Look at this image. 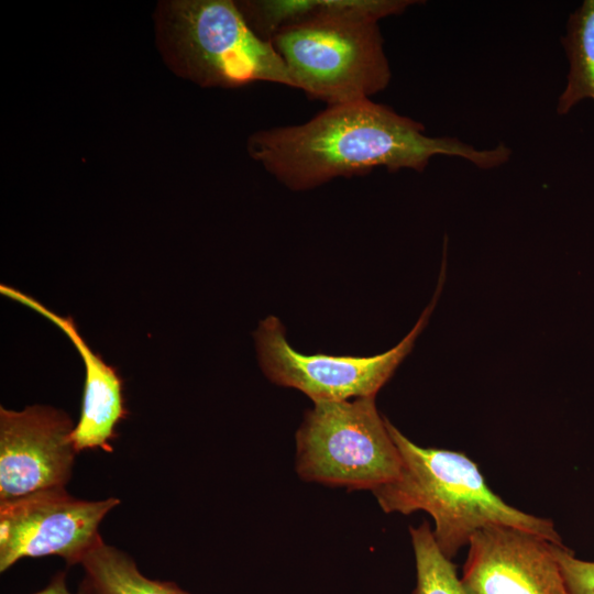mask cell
Returning a JSON list of instances; mask_svg holds the SVG:
<instances>
[{
	"label": "cell",
	"instance_id": "cell-1",
	"mask_svg": "<svg viewBox=\"0 0 594 594\" xmlns=\"http://www.w3.org/2000/svg\"><path fill=\"white\" fill-rule=\"evenodd\" d=\"M246 148L295 191L381 167L422 172L438 155L460 157L482 169L498 167L512 156L505 144L482 150L457 138L429 136L420 122L371 99L328 106L302 124L256 131Z\"/></svg>",
	"mask_w": 594,
	"mask_h": 594
},
{
	"label": "cell",
	"instance_id": "cell-2",
	"mask_svg": "<svg viewBox=\"0 0 594 594\" xmlns=\"http://www.w3.org/2000/svg\"><path fill=\"white\" fill-rule=\"evenodd\" d=\"M386 426L399 451L402 470L394 481L373 494L385 513L430 514L435 540L448 559L469 544L476 530L490 524L520 528L564 546L551 520L506 504L488 488L476 463L465 454L419 447L387 419Z\"/></svg>",
	"mask_w": 594,
	"mask_h": 594
},
{
	"label": "cell",
	"instance_id": "cell-3",
	"mask_svg": "<svg viewBox=\"0 0 594 594\" xmlns=\"http://www.w3.org/2000/svg\"><path fill=\"white\" fill-rule=\"evenodd\" d=\"M154 25L165 64L198 86L237 88L265 81L296 88L272 43L253 32L235 1H161Z\"/></svg>",
	"mask_w": 594,
	"mask_h": 594
},
{
	"label": "cell",
	"instance_id": "cell-4",
	"mask_svg": "<svg viewBox=\"0 0 594 594\" xmlns=\"http://www.w3.org/2000/svg\"><path fill=\"white\" fill-rule=\"evenodd\" d=\"M380 19L345 13L310 20L271 38L297 89L328 106L370 99L392 77Z\"/></svg>",
	"mask_w": 594,
	"mask_h": 594
},
{
	"label": "cell",
	"instance_id": "cell-5",
	"mask_svg": "<svg viewBox=\"0 0 594 594\" xmlns=\"http://www.w3.org/2000/svg\"><path fill=\"white\" fill-rule=\"evenodd\" d=\"M314 404L296 433L304 481L373 492L399 475L402 458L375 396Z\"/></svg>",
	"mask_w": 594,
	"mask_h": 594
},
{
	"label": "cell",
	"instance_id": "cell-6",
	"mask_svg": "<svg viewBox=\"0 0 594 594\" xmlns=\"http://www.w3.org/2000/svg\"><path fill=\"white\" fill-rule=\"evenodd\" d=\"M441 271L436 294L413 330L393 349L374 356L307 355L288 343L278 318L268 316L254 332L262 371L273 383L296 388L314 403L375 396L411 351L428 322L444 279Z\"/></svg>",
	"mask_w": 594,
	"mask_h": 594
},
{
	"label": "cell",
	"instance_id": "cell-7",
	"mask_svg": "<svg viewBox=\"0 0 594 594\" xmlns=\"http://www.w3.org/2000/svg\"><path fill=\"white\" fill-rule=\"evenodd\" d=\"M120 499H78L65 488L35 492L0 503V572L19 560L58 556L80 564L102 540L98 528Z\"/></svg>",
	"mask_w": 594,
	"mask_h": 594
},
{
	"label": "cell",
	"instance_id": "cell-8",
	"mask_svg": "<svg viewBox=\"0 0 594 594\" xmlns=\"http://www.w3.org/2000/svg\"><path fill=\"white\" fill-rule=\"evenodd\" d=\"M74 427L66 413L53 407H0V503L65 488L76 455Z\"/></svg>",
	"mask_w": 594,
	"mask_h": 594
},
{
	"label": "cell",
	"instance_id": "cell-9",
	"mask_svg": "<svg viewBox=\"0 0 594 594\" xmlns=\"http://www.w3.org/2000/svg\"><path fill=\"white\" fill-rule=\"evenodd\" d=\"M554 546L520 528L486 525L470 538L462 585L468 594H566Z\"/></svg>",
	"mask_w": 594,
	"mask_h": 594
},
{
	"label": "cell",
	"instance_id": "cell-10",
	"mask_svg": "<svg viewBox=\"0 0 594 594\" xmlns=\"http://www.w3.org/2000/svg\"><path fill=\"white\" fill-rule=\"evenodd\" d=\"M0 293L52 321L75 345L85 365V383L80 416L70 433V442L77 453L95 449L112 452L111 441L118 436L116 427L129 415L123 381L117 369L91 350L70 316H59L32 296L8 285L2 284Z\"/></svg>",
	"mask_w": 594,
	"mask_h": 594
},
{
	"label": "cell",
	"instance_id": "cell-11",
	"mask_svg": "<svg viewBox=\"0 0 594 594\" xmlns=\"http://www.w3.org/2000/svg\"><path fill=\"white\" fill-rule=\"evenodd\" d=\"M420 3L415 0H243L235 1L244 20L262 40L310 20L345 13H367L383 19Z\"/></svg>",
	"mask_w": 594,
	"mask_h": 594
},
{
	"label": "cell",
	"instance_id": "cell-12",
	"mask_svg": "<svg viewBox=\"0 0 594 594\" xmlns=\"http://www.w3.org/2000/svg\"><path fill=\"white\" fill-rule=\"evenodd\" d=\"M82 594H190L174 582L150 579L125 552L101 540L81 561Z\"/></svg>",
	"mask_w": 594,
	"mask_h": 594
},
{
	"label": "cell",
	"instance_id": "cell-13",
	"mask_svg": "<svg viewBox=\"0 0 594 594\" xmlns=\"http://www.w3.org/2000/svg\"><path fill=\"white\" fill-rule=\"evenodd\" d=\"M561 43L569 61V73L557 112L565 114L580 101L594 100V0H585L570 14Z\"/></svg>",
	"mask_w": 594,
	"mask_h": 594
},
{
	"label": "cell",
	"instance_id": "cell-14",
	"mask_svg": "<svg viewBox=\"0 0 594 594\" xmlns=\"http://www.w3.org/2000/svg\"><path fill=\"white\" fill-rule=\"evenodd\" d=\"M417 584L413 594H468L455 566L439 549L428 522L410 527Z\"/></svg>",
	"mask_w": 594,
	"mask_h": 594
},
{
	"label": "cell",
	"instance_id": "cell-15",
	"mask_svg": "<svg viewBox=\"0 0 594 594\" xmlns=\"http://www.w3.org/2000/svg\"><path fill=\"white\" fill-rule=\"evenodd\" d=\"M554 556L561 569L566 594H594V561L575 558L565 546H554Z\"/></svg>",
	"mask_w": 594,
	"mask_h": 594
},
{
	"label": "cell",
	"instance_id": "cell-16",
	"mask_svg": "<svg viewBox=\"0 0 594 594\" xmlns=\"http://www.w3.org/2000/svg\"><path fill=\"white\" fill-rule=\"evenodd\" d=\"M33 594H74L69 591L64 571L56 573L50 583L42 590ZM77 594H82L78 591Z\"/></svg>",
	"mask_w": 594,
	"mask_h": 594
}]
</instances>
